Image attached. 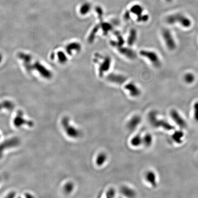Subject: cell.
Returning a JSON list of instances; mask_svg holds the SVG:
<instances>
[{"mask_svg": "<svg viewBox=\"0 0 198 198\" xmlns=\"http://www.w3.org/2000/svg\"><path fill=\"white\" fill-rule=\"evenodd\" d=\"M74 188H75L74 184L72 182L69 181L66 183L64 185L63 190L66 194H69L73 192Z\"/></svg>", "mask_w": 198, "mask_h": 198, "instance_id": "22", "label": "cell"}, {"mask_svg": "<svg viewBox=\"0 0 198 198\" xmlns=\"http://www.w3.org/2000/svg\"><path fill=\"white\" fill-rule=\"evenodd\" d=\"M95 11H96V12H97V14H98L99 18L101 19L103 15V10L101 8V7L97 6V7H96V8H95Z\"/></svg>", "mask_w": 198, "mask_h": 198, "instance_id": "33", "label": "cell"}, {"mask_svg": "<svg viewBox=\"0 0 198 198\" xmlns=\"http://www.w3.org/2000/svg\"><path fill=\"white\" fill-rule=\"evenodd\" d=\"M193 108L194 119L196 122H198V101L194 103Z\"/></svg>", "mask_w": 198, "mask_h": 198, "instance_id": "31", "label": "cell"}, {"mask_svg": "<svg viewBox=\"0 0 198 198\" xmlns=\"http://www.w3.org/2000/svg\"><path fill=\"white\" fill-rule=\"evenodd\" d=\"M149 17L148 16L147 14L143 15L142 14L141 15L137 17V20L138 22H145L148 20Z\"/></svg>", "mask_w": 198, "mask_h": 198, "instance_id": "32", "label": "cell"}, {"mask_svg": "<svg viewBox=\"0 0 198 198\" xmlns=\"http://www.w3.org/2000/svg\"><path fill=\"white\" fill-rule=\"evenodd\" d=\"M184 136V134L182 130H177L172 134L171 138L175 143L179 144L183 142Z\"/></svg>", "mask_w": 198, "mask_h": 198, "instance_id": "18", "label": "cell"}, {"mask_svg": "<svg viewBox=\"0 0 198 198\" xmlns=\"http://www.w3.org/2000/svg\"><path fill=\"white\" fill-rule=\"evenodd\" d=\"M166 22L170 25L179 24L185 28H190L192 24L191 21L189 18L178 13L168 16L166 18Z\"/></svg>", "mask_w": 198, "mask_h": 198, "instance_id": "2", "label": "cell"}, {"mask_svg": "<svg viewBox=\"0 0 198 198\" xmlns=\"http://www.w3.org/2000/svg\"><path fill=\"white\" fill-rule=\"evenodd\" d=\"M130 16V15L129 11H126L124 14V18H125V19L128 20V19H129Z\"/></svg>", "mask_w": 198, "mask_h": 198, "instance_id": "34", "label": "cell"}, {"mask_svg": "<svg viewBox=\"0 0 198 198\" xmlns=\"http://www.w3.org/2000/svg\"><path fill=\"white\" fill-rule=\"evenodd\" d=\"M91 8V4L88 2H85L80 7L79 12L82 15H85L90 12Z\"/></svg>", "mask_w": 198, "mask_h": 198, "instance_id": "24", "label": "cell"}, {"mask_svg": "<svg viewBox=\"0 0 198 198\" xmlns=\"http://www.w3.org/2000/svg\"><path fill=\"white\" fill-rule=\"evenodd\" d=\"M81 49V45L78 42H72L67 45L66 50L69 55H72V52H79Z\"/></svg>", "mask_w": 198, "mask_h": 198, "instance_id": "14", "label": "cell"}, {"mask_svg": "<svg viewBox=\"0 0 198 198\" xmlns=\"http://www.w3.org/2000/svg\"><path fill=\"white\" fill-rule=\"evenodd\" d=\"M0 138H1V135H0Z\"/></svg>", "mask_w": 198, "mask_h": 198, "instance_id": "36", "label": "cell"}, {"mask_svg": "<svg viewBox=\"0 0 198 198\" xmlns=\"http://www.w3.org/2000/svg\"><path fill=\"white\" fill-rule=\"evenodd\" d=\"M20 143V140L18 138L14 137L5 140L0 144V158L2 156L3 152L6 149L17 146Z\"/></svg>", "mask_w": 198, "mask_h": 198, "instance_id": "7", "label": "cell"}, {"mask_svg": "<svg viewBox=\"0 0 198 198\" xmlns=\"http://www.w3.org/2000/svg\"><path fill=\"white\" fill-rule=\"evenodd\" d=\"M145 178L147 182L151 184L152 186L155 187L157 185V177L154 171H149L146 173Z\"/></svg>", "mask_w": 198, "mask_h": 198, "instance_id": "13", "label": "cell"}, {"mask_svg": "<svg viewBox=\"0 0 198 198\" xmlns=\"http://www.w3.org/2000/svg\"><path fill=\"white\" fill-rule=\"evenodd\" d=\"M141 122V118L138 115H135L133 117L127 124L128 129L131 131L136 129L140 124Z\"/></svg>", "mask_w": 198, "mask_h": 198, "instance_id": "11", "label": "cell"}, {"mask_svg": "<svg viewBox=\"0 0 198 198\" xmlns=\"http://www.w3.org/2000/svg\"><path fill=\"white\" fill-rule=\"evenodd\" d=\"M165 1L168 2H171V1H172V0H165Z\"/></svg>", "mask_w": 198, "mask_h": 198, "instance_id": "35", "label": "cell"}, {"mask_svg": "<svg viewBox=\"0 0 198 198\" xmlns=\"http://www.w3.org/2000/svg\"><path fill=\"white\" fill-rule=\"evenodd\" d=\"M14 105L11 101H6L0 103V110L3 109L11 110L14 108Z\"/></svg>", "mask_w": 198, "mask_h": 198, "instance_id": "25", "label": "cell"}, {"mask_svg": "<svg viewBox=\"0 0 198 198\" xmlns=\"http://www.w3.org/2000/svg\"><path fill=\"white\" fill-rule=\"evenodd\" d=\"M107 79L111 83L119 85L123 84L126 80V78L123 76L114 73L109 74L107 77Z\"/></svg>", "mask_w": 198, "mask_h": 198, "instance_id": "12", "label": "cell"}, {"mask_svg": "<svg viewBox=\"0 0 198 198\" xmlns=\"http://www.w3.org/2000/svg\"><path fill=\"white\" fill-rule=\"evenodd\" d=\"M116 192L113 188H110L107 191L106 193V197L107 198H114L115 197Z\"/></svg>", "mask_w": 198, "mask_h": 198, "instance_id": "30", "label": "cell"}, {"mask_svg": "<svg viewBox=\"0 0 198 198\" xmlns=\"http://www.w3.org/2000/svg\"><path fill=\"white\" fill-rule=\"evenodd\" d=\"M170 115L172 120L180 128L184 129L187 127V123L185 120L181 116L177 110H172L171 111Z\"/></svg>", "mask_w": 198, "mask_h": 198, "instance_id": "8", "label": "cell"}, {"mask_svg": "<svg viewBox=\"0 0 198 198\" xmlns=\"http://www.w3.org/2000/svg\"><path fill=\"white\" fill-rule=\"evenodd\" d=\"M162 35L165 44L170 51H173L176 48L177 45L172 34L168 29H164L162 31Z\"/></svg>", "mask_w": 198, "mask_h": 198, "instance_id": "4", "label": "cell"}, {"mask_svg": "<svg viewBox=\"0 0 198 198\" xmlns=\"http://www.w3.org/2000/svg\"><path fill=\"white\" fill-rule=\"evenodd\" d=\"M140 54L141 56L148 59L154 67L159 68L161 66V60L155 52L148 50H142L140 52Z\"/></svg>", "mask_w": 198, "mask_h": 198, "instance_id": "5", "label": "cell"}, {"mask_svg": "<svg viewBox=\"0 0 198 198\" xmlns=\"http://www.w3.org/2000/svg\"><path fill=\"white\" fill-rule=\"evenodd\" d=\"M195 80V76L194 74L190 72H188L185 74L184 76V80L188 84H192Z\"/></svg>", "mask_w": 198, "mask_h": 198, "instance_id": "26", "label": "cell"}, {"mask_svg": "<svg viewBox=\"0 0 198 198\" xmlns=\"http://www.w3.org/2000/svg\"><path fill=\"white\" fill-rule=\"evenodd\" d=\"M130 12L138 17L143 14V8L140 5H133L131 8Z\"/></svg>", "mask_w": 198, "mask_h": 198, "instance_id": "23", "label": "cell"}, {"mask_svg": "<svg viewBox=\"0 0 198 198\" xmlns=\"http://www.w3.org/2000/svg\"><path fill=\"white\" fill-rule=\"evenodd\" d=\"M120 192L123 195L126 197L133 198L136 196L135 190L127 186H123L121 187Z\"/></svg>", "mask_w": 198, "mask_h": 198, "instance_id": "15", "label": "cell"}, {"mask_svg": "<svg viewBox=\"0 0 198 198\" xmlns=\"http://www.w3.org/2000/svg\"><path fill=\"white\" fill-rule=\"evenodd\" d=\"M137 37V31L135 29H132L130 32L129 35L128 37V45L129 46H132L133 45Z\"/></svg>", "mask_w": 198, "mask_h": 198, "instance_id": "20", "label": "cell"}, {"mask_svg": "<svg viewBox=\"0 0 198 198\" xmlns=\"http://www.w3.org/2000/svg\"><path fill=\"white\" fill-rule=\"evenodd\" d=\"M57 56H58V60H59L60 63L64 64L67 62L68 58H67V56L63 52H58V53H57Z\"/></svg>", "mask_w": 198, "mask_h": 198, "instance_id": "28", "label": "cell"}, {"mask_svg": "<svg viewBox=\"0 0 198 198\" xmlns=\"http://www.w3.org/2000/svg\"><path fill=\"white\" fill-rule=\"evenodd\" d=\"M61 124L65 133L71 139H77L81 137L82 135L81 131L72 125L70 118L69 117L65 116L62 118Z\"/></svg>", "mask_w": 198, "mask_h": 198, "instance_id": "1", "label": "cell"}, {"mask_svg": "<svg viewBox=\"0 0 198 198\" xmlns=\"http://www.w3.org/2000/svg\"><path fill=\"white\" fill-rule=\"evenodd\" d=\"M108 156L105 152H101L96 157L95 163L98 167H101L107 162Z\"/></svg>", "mask_w": 198, "mask_h": 198, "instance_id": "17", "label": "cell"}, {"mask_svg": "<svg viewBox=\"0 0 198 198\" xmlns=\"http://www.w3.org/2000/svg\"><path fill=\"white\" fill-rule=\"evenodd\" d=\"M153 137L150 133H147L143 137V144L146 147H150L153 143Z\"/></svg>", "mask_w": 198, "mask_h": 198, "instance_id": "21", "label": "cell"}, {"mask_svg": "<svg viewBox=\"0 0 198 198\" xmlns=\"http://www.w3.org/2000/svg\"><path fill=\"white\" fill-rule=\"evenodd\" d=\"M119 51L122 54L125 56L129 59H134L136 58V53L131 49L126 47H119Z\"/></svg>", "mask_w": 198, "mask_h": 198, "instance_id": "16", "label": "cell"}, {"mask_svg": "<svg viewBox=\"0 0 198 198\" xmlns=\"http://www.w3.org/2000/svg\"><path fill=\"white\" fill-rule=\"evenodd\" d=\"M99 26L98 25L97 26H95L93 30L92 31L91 33V34H90V36L89 37V42L90 43H92L93 42V41L94 40V38H95V36L96 35V33H97V32H98V30H99Z\"/></svg>", "mask_w": 198, "mask_h": 198, "instance_id": "29", "label": "cell"}, {"mask_svg": "<svg viewBox=\"0 0 198 198\" xmlns=\"http://www.w3.org/2000/svg\"><path fill=\"white\" fill-rule=\"evenodd\" d=\"M101 27L103 32L105 34H107L110 31L112 30V26L108 23L103 22L101 23Z\"/></svg>", "mask_w": 198, "mask_h": 198, "instance_id": "27", "label": "cell"}, {"mask_svg": "<svg viewBox=\"0 0 198 198\" xmlns=\"http://www.w3.org/2000/svg\"><path fill=\"white\" fill-rule=\"evenodd\" d=\"M14 126L17 128H20L24 125H27L30 127H33L34 125L33 122L24 118V113L21 110H19L18 112L17 115L14 119Z\"/></svg>", "mask_w": 198, "mask_h": 198, "instance_id": "6", "label": "cell"}, {"mask_svg": "<svg viewBox=\"0 0 198 198\" xmlns=\"http://www.w3.org/2000/svg\"><path fill=\"white\" fill-rule=\"evenodd\" d=\"M125 89L129 91L130 95L133 97H137L140 95L141 91L137 86L133 83L127 84L125 87Z\"/></svg>", "mask_w": 198, "mask_h": 198, "instance_id": "10", "label": "cell"}, {"mask_svg": "<svg viewBox=\"0 0 198 198\" xmlns=\"http://www.w3.org/2000/svg\"><path fill=\"white\" fill-rule=\"evenodd\" d=\"M111 59L109 56H107L101 64L99 69V75L102 76L105 72H107L111 65Z\"/></svg>", "mask_w": 198, "mask_h": 198, "instance_id": "9", "label": "cell"}, {"mask_svg": "<svg viewBox=\"0 0 198 198\" xmlns=\"http://www.w3.org/2000/svg\"><path fill=\"white\" fill-rule=\"evenodd\" d=\"M148 119L152 125L156 128H161L168 131L173 130L175 127L171 125L168 122L164 120L158 119L155 112H151L148 115Z\"/></svg>", "mask_w": 198, "mask_h": 198, "instance_id": "3", "label": "cell"}, {"mask_svg": "<svg viewBox=\"0 0 198 198\" xmlns=\"http://www.w3.org/2000/svg\"><path fill=\"white\" fill-rule=\"evenodd\" d=\"M130 144L134 147H138L143 144V137L139 134H137L132 138Z\"/></svg>", "mask_w": 198, "mask_h": 198, "instance_id": "19", "label": "cell"}]
</instances>
